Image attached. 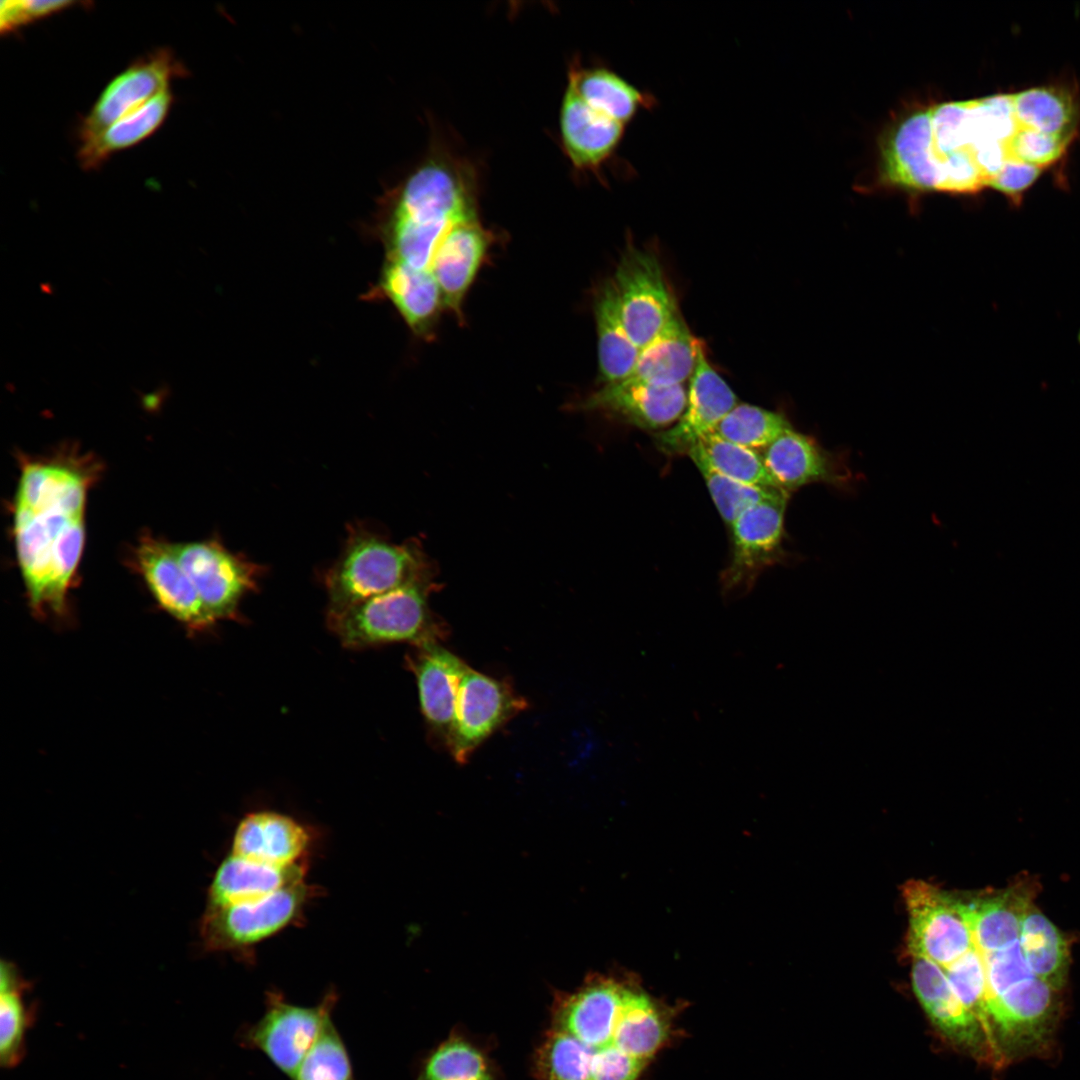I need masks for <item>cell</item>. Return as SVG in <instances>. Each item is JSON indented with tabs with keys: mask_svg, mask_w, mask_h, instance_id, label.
I'll return each mask as SVG.
<instances>
[{
	"mask_svg": "<svg viewBox=\"0 0 1080 1080\" xmlns=\"http://www.w3.org/2000/svg\"><path fill=\"white\" fill-rule=\"evenodd\" d=\"M97 464L87 456L24 461L14 503L16 554L31 608L61 613L85 538Z\"/></svg>",
	"mask_w": 1080,
	"mask_h": 1080,
	"instance_id": "cell-1",
	"label": "cell"
},
{
	"mask_svg": "<svg viewBox=\"0 0 1080 1080\" xmlns=\"http://www.w3.org/2000/svg\"><path fill=\"white\" fill-rule=\"evenodd\" d=\"M431 576L417 542L394 544L360 524L352 525L340 556L324 575L328 613Z\"/></svg>",
	"mask_w": 1080,
	"mask_h": 1080,
	"instance_id": "cell-2",
	"label": "cell"
},
{
	"mask_svg": "<svg viewBox=\"0 0 1080 1080\" xmlns=\"http://www.w3.org/2000/svg\"><path fill=\"white\" fill-rule=\"evenodd\" d=\"M431 579L407 583L342 611L328 613L330 629L347 648L392 642H438L444 630L428 606Z\"/></svg>",
	"mask_w": 1080,
	"mask_h": 1080,
	"instance_id": "cell-3",
	"label": "cell"
},
{
	"mask_svg": "<svg viewBox=\"0 0 1080 1080\" xmlns=\"http://www.w3.org/2000/svg\"><path fill=\"white\" fill-rule=\"evenodd\" d=\"M311 896L313 888L302 881L254 901L207 906L202 944L214 952L245 951L295 923Z\"/></svg>",
	"mask_w": 1080,
	"mask_h": 1080,
	"instance_id": "cell-4",
	"label": "cell"
},
{
	"mask_svg": "<svg viewBox=\"0 0 1080 1080\" xmlns=\"http://www.w3.org/2000/svg\"><path fill=\"white\" fill-rule=\"evenodd\" d=\"M337 995L329 991L315 1006L292 1004L276 991L266 993L265 1012L241 1033L243 1046L257 1049L293 1079L299 1065L326 1024Z\"/></svg>",
	"mask_w": 1080,
	"mask_h": 1080,
	"instance_id": "cell-5",
	"label": "cell"
},
{
	"mask_svg": "<svg viewBox=\"0 0 1080 1080\" xmlns=\"http://www.w3.org/2000/svg\"><path fill=\"white\" fill-rule=\"evenodd\" d=\"M903 896L913 957L946 968L975 947L963 902L921 880L907 882Z\"/></svg>",
	"mask_w": 1080,
	"mask_h": 1080,
	"instance_id": "cell-6",
	"label": "cell"
},
{
	"mask_svg": "<svg viewBox=\"0 0 1080 1080\" xmlns=\"http://www.w3.org/2000/svg\"><path fill=\"white\" fill-rule=\"evenodd\" d=\"M610 279L624 326L641 349L678 310L662 265L653 252L632 246L621 256Z\"/></svg>",
	"mask_w": 1080,
	"mask_h": 1080,
	"instance_id": "cell-7",
	"label": "cell"
},
{
	"mask_svg": "<svg viewBox=\"0 0 1080 1080\" xmlns=\"http://www.w3.org/2000/svg\"><path fill=\"white\" fill-rule=\"evenodd\" d=\"M174 552L216 622L238 615L240 600L257 587L263 566L217 540L173 543Z\"/></svg>",
	"mask_w": 1080,
	"mask_h": 1080,
	"instance_id": "cell-8",
	"label": "cell"
},
{
	"mask_svg": "<svg viewBox=\"0 0 1080 1080\" xmlns=\"http://www.w3.org/2000/svg\"><path fill=\"white\" fill-rule=\"evenodd\" d=\"M626 127L566 86L559 111L560 142L577 173L607 184L605 170L614 165L624 178L633 176L634 168L618 156Z\"/></svg>",
	"mask_w": 1080,
	"mask_h": 1080,
	"instance_id": "cell-9",
	"label": "cell"
},
{
	"mask_svg": "<svg viewBox=\"0 0 1080 1080\" xmlns=\"http://www.w3.org/2000/svg\"><path fill=\"white\" fill-rule=\"evenodd\" d=\"M1055 991L1034 976L986 1002L994 1056L1017 1057L1044 1044L1056 1017Z\"/></svg>",
	"mask_w": 1080,
	"mask_h": 1080,
	"instance_id": "cell-10",
	"label": "cell"
},
{
	"mask_svg": "<svg viewBox=\"0 0 1080 1080\" xmlns=\"http://www.w3.org/2000/svg\"><path fill=\"white\" fill-rule=\"evenodd\" d=\"M526 706L505 682L468 666L458 686L445 741L453 758L466 762L484 740Z\"/></svg>",
	"mask_w": 1080,
	"mask_h": 1080,
	"instance_id": "cell-11",
	"label": "cell"
},
{
	"mask_svg": "<svg viewBox=\"0 0 1080 1080\" xmlns=\"http://www.w3.org/2000/svg\"><path fill=\"white\" fill-rule=\"evenodd\" d=\"M186 72L168 48H158L135 60L107 84L80 121L77 129L80 144L169 89L171 81L184 77Z\"/></svg>",
	"mask_w": 1080,
	"mask_h": 1080,
	"instance_id": "cell-12",
	"label": "cell"
},
{
	"mask_svg": "<svg viewBox=\"0 0 1080 1080\" xmlns=\"http://www.w3.org/2000/svg\"><path fill=\"white\" fill-rule=\"evenodd\" d=\"M789 492L783 491L742 513L730 526L731 560L722 574L724 591H748L760 572L781 554Z\"/></svg>",
	"mask_w": 1080,
	"mask_h": 1080,
	"instance_id": "cell-13",
	"label": "cell"
},
{
	"mask_svg": "<svg viewBox=\"0 0 1080 1080\" xmlns=\"http://www.w3.org/2000/svg\"><path fill=\"white\" fill-rule=\"evenodd\" d=\"M629 991V987L613 978L593 976L575 991L555 995L550 1027L575 1038L592 1056L593 1052L612 1045Z\"/></svg>",
	"mask_w": 1080,
	"mask_h": 1080,
	"instance_id": "cell-14",
	"label": "cell"
},
{
	"mask_svg": "<svg viewBox=\"0 0 1080 1080\" xmlns=\"http://www.w3.org/2000/svg\"><path fill=\"white\" fill-rule=\"evenodd\" d=\"M737 404V396L702 348L689 380L685 409L676 423L657 435V447L667 455L688 454Z\"/></svg>",
	"mask_w": 1080,
	"mask_h": 1080,
	"instance_id": "cell-15",
	"label": "cell"
},
{
	"mask_svg": "<svg viewBox=\"0 0 1080 1080\" xmlns=\"http://www.w3.org/2000/svg\"><path fill=\"white\" fill-rule=\"evenodd\" d=\"M135 563L156 601L171 616L192 629L215 623L181 566L173 543L142 537L135 550Z\"/></svg>",
	"mask_w": 1080,
	"mask_h": 1080,
	"instance_id": "cell-16",
	"label": "cell"
},
{
	"mask_svg": "<svg viewBox=\"0 0 1080 1080\" xmlns=\"http://www.w3.org/2000/svg\"><path fill=\"white\" fill-rule=\"evenodd\" d=\"M686 401L684 385L660 387L623 380L602 385L579 407L615 416L638 428L659 430L676 423Z\"/></svg>",
	"mask_w": 1080,
	"mask_h": 1080,
	"instance_id": "cell-17",
	"label": "cell"
},
{
	"mask_svg": "<svg viewBox=\"0 0 1080 1080\" xmlns=\"http://www.w3.org/2000/svg\"><path fill=\"white\" fill-rule=\"evenodd\" d=\"M491 234L479 217L454 226L438 246L430 271L435 277L444 308L462 317L464 298L491 244Z\"/></svg>",
	"mask_w": 1080,
	"mask_h": 1080,
	"instance_id": "cell-18",
	"label": "cell"
},
{
	"mask_svg": "<svg viewBox=\"0 0 1080 1080\" xmlns=\"http://www.w3.org/2000/svg\"><path fill=\"white\" fill-rule=\"evenodd\" d=\"M912 983L922 1007L946 1038L972 1051L991 1052L981 1024L960 1002L943 967L913 957Z\"/></svg>",
	"mask_w": 1080,
	"mask_h": 1080,
	"instance_id": "cell-19",
	"label": "cell"
},
{
	"mask_svg": "<svg viewBox=\"0 0 1080 1080\" xmlns=\"http://www.w3.org/2000/svg\"><path fill=\"white\" fill-rule=\"evenodd\" d=\"M414 673L422 714L432 732L446 741L452 722L457 690L468 666L456 655L429 642L416 646L408 656Z\"/></svg>",
	"mask_w": 1080,
	"mask_h": 1080,
	"instance_id": "cell-20",
	"label": "cell"
},
{
	"mask_svg": "<svg viewBox=\"0 0 1080 1080\" xmlns=\"http://www.w3.org/2000/svg\"><path fill=\"white\" fill-rule=\"evenodd\" d=\"M310 836L293 818L257 811L246 815L235 829L231 854L276 867L304 863Z\"/></svg>",
	"mask_w": 1080,
	"mask_h": 1080,
	"instance_id": "cell-21",
	"label": "cell"
},
{
	"mask_svg": "<svg viewBox=\"0 0 1080 1080\" xmlns=\"http://www.w3.org/2000/svg\"><path fill=\"white\" fill-rule=\"evenodd\" d=\"M586 103L627 126L639 113L654 110L659 101L608 64H584L575 57L568 66L567 85Z\"/></svg>",
	"mask_w": 1080,
	"mask_h": 1080,
	"instance_id": "cell-22",
	"label": "cell"
},
{
	"mask_svg": "<svg viewBox=\"0 0 1080 1080\" xmlns=\"http://www.w3.org/2000/svg\"><path fill=\"white\" fill-rule=\"evenodd\" d=\"M702 348L678 309L663 329L640 349L631 374L624 380L660 387L684 385L695 370Z\"/></svg>",
	"mask_w": 1080,
	"mask_h": 1080,
	"instance_id": "cell-23",
	"label": "cell"
},
{
	"mask_svg": "<svg viewBox=\"0 0 1080 1080\" xmlns=\"http://www.w3.org/2000/svg\"><path fill=\"white\" fill-rule=\"evenodd\" d=\"M762 457L778 485L789 492L811 483H841L845 471L810 436L790 428L763 449Z\"/></svg>",
	"mask_w": 1080,
	"mask_h": 1080,
	"instance_id": "cell-24",
	"label": "cell"
},
{
	"mask_svg": "<svg viewBox=\"0 0 1080 1080\" xmlns=\"http://www.w3.org/2000/svg\"><path fill=\"white\" fill-rule=\"evenodd\" d=\"M305 863L276 867L233 854L218 866L208 889L207 906L254 901L304 881Z\"/></svg>",
	"mask_w": 1080,
	"mask_h": 1080,
	"instance_id": "cell-25",
	"label": "cell"
},
{
	"mask_svg": "<svg viewBox=\"0 0 1080 1080\" xmlns=\"http://www.w3.org/2000/svg\"><path fill=\"white\" fill-rule=\"evenodd\" d=\"M381 280L385 295L409 328L424 338L432 336L444 308L442 294L432 272L390 258Z\"/></svg>",
	"mask_w": 1080,
	"mask_h": 1080,
	"instance_id": "cell-26",
	"label": "cell"
},
{
	"mask_svg": "<svg viewBox=\"0 0 1080 1080\" xmlns=\"http://www.w3.org/2000/svg\"><path fill=\"white\" fill-rule=\"evenodd\" d=\"M173 101L169 88L80 144L78 161L81 168L88 171L97 169L115 153L150 137L164 123Z\"/></svg>",
	"mask_w": 1080,
	"mask_h": 1080,
	"instance_id": "cell-27",
	"label": "cell"
},
{
	"mask_svg": "<svg viewBox=\"0 0 1080 1080\" xmlns=\"http://www.w3.org/2000/svg\"><path fill=\"white\" fill-rule=\"evenodd\" d=\"M596 323L599 380L602 385L626 379L638 359L640 348L628 334L611 282L605 281L593 302Z\"/></svg>",
	"mask_w": 1080,
	"mask_h": 1080,
	"instance_id": "cell-28",
	"label": "cell"
},
{
	"mask_svg": "<svg viewBox=\"0 0 1080 1080\" xmlns=\"http://www.w3.org/2000/svg\"><path fill=\"white\" fill-rule=\"evenodd\" d=\"M964 904L974 946L982 954L1017 942L1022 918L1030 906L1024 894L1013 890Z\"/></svg>",
	"mask_w": 1080,
	"mask_h": 1080,
	"instance_id": "cell-29",
	"label": "cell"
},
{
	"mask_svg": "<svg viewBox=\"0 0 1080 1080\" xmlns=\"http://www.w3.org/2000/svg\"><path fill=\"white\" fill-rule=\"evenodd\" d=\"M1019 944L1033 975L1060 989L1068 967L1067 944L1059 929L1031 906L1021 921Z\"/></svg>",
	"mask_w": 1080,
	"mask_h": 1080,
	"instance_id": "cell-30",
	"label": "cell"
},
{
	"mask_svg": "<svg viewBox=\"0 0 1080 1080\" xmlns=\"http://www.w3.org/2000/svg\"><path fill=\"white\" fill-rule=\"evenodd\" d=\"M669 1025L663 1013L643 992L630 989L615 1027L612 1045L648 1061L663 1045Z\"/></svg>",
	"mask_w": 1080,
	"mask_h": 1080,
	"instance_id": "cell-31",
	"label": "cell"
},
{
	"mask_svg": "<svg viewBox=\"0 0 1080 1080\" xmlns=\"http://www.w3.org/2000/svg\"><path fill=\"white\" fill-rule=\"evenodd\" d=\"M382 210L383 228L392 248L390 258L419 270H430L442 240L454 226L465 221L419 222Z\"/></svg>",
	"mask_w": 1080,
	"mask_h": 1080,
	"instance_id": "cell-32",
	"label": "cell"
},
{
	"mask_svg": "<svg viewBox=\"0 0 1080 1080\" xmlns=\"http://www.w3.org/2000/svg\"><path fill=\"white\" fill-rule=\"evenodd\" d=\"M26 984L9 963L2 962L0 976V1059L11 1068L24 1056L25 1035L34 1017L25 1000Z\"/></svg>",
	"mask_w": 1080,
	"mask_h": 1080,
	"instance_id": "cell-33",
	"label": "cell"
},
{
	"mask_svg": "<svg viewBox=\"0 0 1080 1080\" xmlns=\"http://www.w3.org/2000/svg\"><path fill=\"white\" fill-rule=\"evenodd\" d=\"M417 1080H497L485 1052L459 1032L424 1059Z\"/></svg>",
	"mask_w": 1080,
	"mask_h": 1080,
	"instance_id": "cell-34",
	"label": "cell"
},
{
	"mask_svg": "<svg viewBox=\"0 0 1080 1080\" xmlns=\"http://www.w3.org/2000/svg\"><path fill=\"white\" fill-rule=\"evenodd\" d=\"M1018 128L1072 136L1076 107L1071 95L1055 88H1032L1011 95Z\"/></svg>",
	"mask_w": 1080,
	"mask_h": 1080,
	"instance_id": "cell-35",
	"label": "cell"
},
{
	"mask_svg": "<svg viewBox=\"0 0 1080 1080\" xmlns=\"http://www.w3.org/2000/svg\"><path fill=\"white\" fill-rule=\"evenodd\" d=\"M691 450L700 454L717 472L733 480L763 488L782 489L766 467L762 454L754 449L727 441L711 432Z\"/></svg>",
	"mask_w": 1080,
	"mask_h": 1080,
	"instance_id": "cell-36",
	"label": "cell"
},
{
	"mask_svg": "<svg viewBox=\"0 0 1080 1080\" xmlns=\"http://www.w3.org/2000/svg\"><path fill=\"white\" fill-rule=\"evenodd\" d=\"M792 428L781 414L764 408L737 404L717 424L713 433L750 449H765L786 430Z\"/></svg>",
	"mask_w": 1080,
	"mask_h": 1080,
	"instance_id": "cell-37",
	"label": "cell"
},
{
	"mask_svg": "<svg viewBox=\"0 0 1080 1080\" xmlns=\"http://www.w3.org/2000/svg\"><path fill=\"white\" fill-rule=\"evenodd\" d=\"M705 479L710 495L722 519L731 526L734 521L752 506L785 491L776 488H763L733 480L712 468L697 452L687 454Z\"/></svg>",
	"mask_w": 1080,
	"mask_h": 1080,
	"instance_id": "cell-38",
	"label": "cell"
},
{
	"mask_svg": "<svg viewBox=\"0 0 1080 1080\" xmlns=\"http://www.w3.org/2000/svg\"><path fill=\"white\" fill-rule=\"evenodd\" d=\"M944 970L960 1002L981 1024L993 1053L986 1005V974L981 952L973 947Z\"/></svg>",
	"mask_w": 1080,
	"mask_h": 1080,
	"instance_id": "cell-39",
	"label": "cell"
},
{
	"mask_svg": "<svg viewBox=\"0 0 1080 1080\" xmlns=\"http://www.w3.org/2000/svg\"><path fill=\"white\" fill-rule=\"evenodd\" d=\"M292 1080H356L347 1048L332 1020L326 1024Z\"/></svg>",
	"mask_w": 1080,
	"mask_h": 1080,
	"instance_id": "cell-40",
	"label": "cell"
},
{
	"mask_svg": "<svg viewBox=\"0 0 1080 1080\" xmlns=\"http://www.w3.org/2000/svg\"><path fill=\"white\" fill-rule=\"evenodd\" d=\"M982 956L987 984L986 1002L1034 977L1025 961L1019 940L1006 948Z\"/></svg>",
	"mask_w": 1080,
	"mask_h": 1080,
	"instance_id": "cell-41",
	"label": "cell"
},
{
	"mask_svg": "<svg viewBox=\"0 0 1080 1080\" xmlns=\"http://www.w3.org/2000/svg\"><path fill=\"white\" fill-rule=\"evenodd\" d=\"M1071 137L1018 128L1006 142L1007 156L1043 168L1063 154Z\"/></svg>",
	"mask_w": 1080,
	"mask_h": 1080,
	"instance_id": "cell-42",
	"label": "cell"
},
{
	"mask_svg": "<svg viewBox=\"0 0 1080 1080\" xmlns=\"http://www.w3.org/2000/svg\"><path fill=\"white\" fill-rule=\"evenodd\" d=\"M79 4L67 0H8L0 5V31L11 33L32 22L47 18Z\"/></svg>",
	"mask_w": 1080,
	"mask_h": 1080,
	"instance_id": "cell-43",
	"label": "cell"
},
{
	"mask_svg": "<svg viewBox=\"0 0 1080 1080\" xmlns=\"http://www.w3.org/2000/svg\"><path fill=\"white\" fill-rule=\"evenodd\" d=\"M646 1063L608 1046L592 1053L589 1080H636Z\"/></svg>",
	"mask_w": 1080,
	"mask_h": 1080,
	"instance_id": "cell-44",
	"label": "cell"
},
{
	"mask_svg": "<svg viewBox=\"0 0 1080 1080\" xmlns=\"http://www.w3.org/2000/svg\"><path fill=\"white\" fill-rule=\"evenodd\" d=\"M1040 173V167L1007 158L988 186L1004 193L1017 203L1021 193L1038 178Z\"/></svg>",
	"mask_w": 1080,
	"mask_h": 1080,
	"instance_id": "cell-45",
	"label": "cell"
},
{
	"mask_svg": "<svg viewBox=\"0 0 1080 1080\" xmlns=\"http://www.w3.org/2000/svg\"><path fill=\"white\" fill-rule=\"evenodd\" d=\"M167 392H169V386L164 383L152 394L143 396L144 403L148 407H155Z\"/></svg>",
	"mask_w": 1080,
	"mask_h": 1080,
	"instance_id": "cell-46",
	"label": "cell"
},
{
	"mask_svg": "<svg viewBox=\"0 0 1080 1080\" xmlns=\"http://www.w3.org/2000/svg\"><path fill=\"white\" fill-rule=\"evenodd\" d=\"M1079 341H1080V332H1079Z\"/></svg>",
	"mask_w": 1080,
	"mask_h": 1080,
	"instance_id": "cell-47",
	"label": "cell"
}]
</instances>
